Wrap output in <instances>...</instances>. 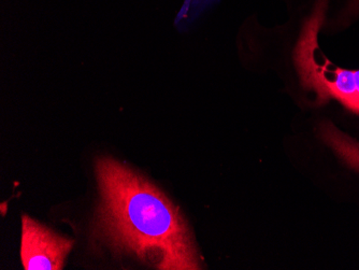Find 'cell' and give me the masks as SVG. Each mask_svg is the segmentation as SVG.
<instances>
[{
    "mask_svg": "<svg viewBox=\"0 0 359 270\" xmlns=\"http://www.w3.org/2000/svg\"><path fill=\"white\" fill-rule=\"evenodd\" d=\"M95 173L100 201L93 234L98 243L154 269H201L184 215L156 185L111 157H98Z\"/></svg>",
    "mask_w": 359,
    "mask_h": 270,
    "instance_id": "obj_1",
    "label": "cell"
},
{
    "mask_svg": "<svg viewBox=\"0 0 359 270\" xmlns=\"http://www.w3.org/2000/svg\"><path fill=\"white\" fill-rule=\"evenodd\" d=\"M74 241L22 215L21 259L25 270H62Z\"/></svg>",
    "mask_w": 359,
    "mask_h": 270,
    "instance_id": "obj_2",
    "label": "cell"
},
{
    "mask_svg": "<svg viewBox=\"0 0 359 270\" xmlns=\"http://www.w3.org/2000/svg\"><path fill=\"white\" fill-rule=\"evenodd\" d=\"M320 136L344 164L359 173V141L341 132L332 123H323Z\"/></svg>",
    "mask_w": 359,
    "mask_h": 270,
    "instance_id": "obj_3",
    "label": "cell"
}]
</instances>
